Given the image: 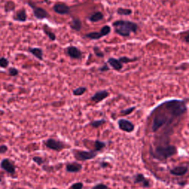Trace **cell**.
<instances>
[{
	"label": "cell",
	"mask_w": 189,
	"mask_h": 189,
	"mask_svg": "<svg viewBox=\"0 0 189 189\" xmlns=\"http://www.w3.org/2000/svg\"><path fill=\"white\" fill-rule=\"evenodd\" d=\"M109 96V92L106 90H98V91L96 92L95 93L92 94L91 97H90V100L92 102H93L94 104H97L106 99Z\"/></svg>",
	"instance_id": "obj_7"
},
{
	"label": "cell",
	"mask_w": 189,
	"mask_h": 189,
	"mask_svg": "<svg viewBox=\"0 0 189 189\" xmlns=\"http://www.w3.org/2000/svg\"><path fill=\"white\" fill-rule=\"evenodd\" d=\"M29 5L32 7L33 10V14H34L35 17L38 19H44L48 17V13L45 11L44 9L41 8V7H36V6L33 5V4L29 2Z\"/></svg>",
	"instance_id": "obj_10"
},
{
	"label": "cell",
	"mask_w": 189,
	"mask_h": 189,
	"mask_svg": "<svg viewBox=\"0 0 189 189\" xmlns=\"http://www.w3.org/2000/svg\"><path fill=\"white\" fill-rule=\"evenodd\" d=\"M91 189H109V186L104 183H98L92 187Z\"/></svg>",
	"instance_id": "obj_33"
},
{
	"label": "cell",
	"mask_w": 189,
	"mask_h": 189,
	"mask_svg": "<svg viewBox=\"0 0 189 189\" xmlns=\"http://www.w3.org/2000/svg\"><path fill=\"white\" fill-rule=\"evenodd\" d=\"M188 172V165H178L174 168L169 169V173L171 175L175 177H183Z\"/></svg>",
	"instance_id": "obj_8"
},
{
	"label": "cell",
	"mask_w": 189,
	"mask_h": 189,
	"mask_svg": "<svg viewBox=\"0 0 189 189\" xmlns=\"http://www.w3.org/2000/svg\"><path fill=\"white\" fill-rule=\"evenodd\" d=\"M115 32L123 37L129 36L131 33H136L137 31V25L135 22L127 20H118L113 23Z\"/></svg>",
	"instance_id": "obj_2"
},
{
	"label": "cell",
	"mask_w": 189,
	"mask_h": 189,
	"mask_svg": "<svg viewBox=\"0 0 189 189\" xmlns=\"http://www.w3.org/2000/svg\"><path fill=\"white\" fill-rule=\"evenodd\" d=\"M104 19V14L101 12L98 11L96 13H94L92 16L89 17V20L92 22H98Z\"/></svg>",
	"instance_id": "obj_20"
},
{
	"label": "cell",
	"mask_w": 189,
	"mask_h": 189,
	"mask_svg": "<svg viewBox=\"0 0 189 189\" xmlns=\"http://www.w3.org/2000/svg\"><path fill=\"white\" fill-rule=\"evenodd\" d=\"M13 19L15 21H21V22H23V21H25L27 20V14H26V11H25V9H21L19 10V11L16 13V15L13 16Z\"/></svg>",
	"instance_id": "obj_18"
},
{
	"label": "cell",
	"mask_w": 189,
	"mask_h": 189,
	"mask_svg": "<svg viewBox=\"0 0 189 189\" xmlns=\"http://www.w3.org/2000/svg\"><path fill=\"white\" fill-rule=\"evenodd\" d=\"M62 166V164H58L56 165H50L47 163L41 165V169L43 171H45L46 173H48V174H50V173L55 172L56 171H58L60 169L61 167Z\"/></svg>",
	"instance_id": "obj_15"
},
{
	"label": "cell",
	"mask_w": 189,
	"mask_h": 189,
	"mask_svg": "<svg viewBox=\"0 0 189 189\" xmlns=\"http://www.w3.org/2000/svg\"><path fill=\"white\" fill-rule=\"evenodd\" d=\"M93 51L94 55H95L96 56L98 57V58H104V53L102 52L101 50H100V49L98 47H93Z\"/></svg>",
	"instance_id": "obj_31"
},
{
	"label": "cell",
	"mask_w": 189,
	"mask_h": 189,
	"mask_svg": "<svg viewBox=\"0 0 189 189\" xmlns=\"http://www.w3.org/2000/svg\"><path fill=\"white\" fill-rule=\"evenodd\" d=\"M110 70L109 66H108L106 64H104L103 66L100 67L98 69V70L100 71V72H107V71H109Z\"/></svg>",
	"instance_id": "obj_35"
},
{
	"label": "cell",
	"mask_w": 189,
	"mask_h": 189,
	"mask_svg": "<svg viewBox=\"0 0 189 189\" xmlns=\"http://www.w3.org/2000/svg\"><path fill=\"white\" fill-rule=\"evenodd\" d=\"M33 161L35 163H36L39 166H41L42 165H44L46 163V160L40 156H34L33 157Z\"/></svg>",
	"instance_id": "obj_27"
},
{
	"label": "cell",
	"mask_w": 189,
	"mask_h": 189,
	"mask_svg": "<svg viewBox=\"0 0 189 189\" xmlns=\"http://www.w3.org/2000/svg\"><path fill=\"white\" fill-rule=\"evenodd\" d=\"M117 13L119 15H121V16H129L132 13V11H131V9L119 7V8L117 10Z\"/></svg>",
	"instance_id": "obj_26"
},
{
	"label": "cell",
	"mask_w": 189,
	"mask_h": 189,
	"mask_svg": "<svg viewBox=\"0 0 189 189\" xmlns=\"http://www.w3.org/2000/svg\"><path fill=\"white\" fill-rule=\"evenodd\" d=\"M50 189H58V188H55V187H54V188H50Z\"/></svg>",
	"instance_id": "obj_39"
},
{
	"label": "cell",
	"mask_w": 189,
	"mask_h": 189,
	"mask_svg": "<svg viewBox=\"0 0 189 189\" xmlns=\"http://www.w3.org/2000/svg\"><path fill=\"white\" fill-rule=\"evenodd\" d=\"M1 168L5 170L8 174H14L16 173V167L15 165L9 160L8 159H4L1 162Z\"/></svg>",
	"instance_id": "obj_11"
},
{
	"label": "cell",
	"mask_w": 189,
	"mask_h": 189,
	"mask_svg": "<svg viewBox=\"0 0 189 189\" xmlns=\"http://www.w3.org/2000/svg\"><path fill=\"white\" fill-rule=\"evenodd\" d=\"M44 144L48 149L57 151V152H60L64 149L70 148V145L67 143H64V141H61V140H56V138H53V137H50V138H48L44 141Z\"/></svg>",
	"instance_id": "obj_3"
},
{
	"label": "cell",
	"mask_w": 189,
	"mask_h": 189,
	"mask_svg": "<svg viewBox=\"0 0 189 189\" xmlns=\"http://www.w3.org/2000/svg\"><path fill=\"white\" fill-rule=\"evenodd\" d=\"M107 145V143L104 141H101L100 140H96L94 142V151L96 152L99 153L100 151H103V150Z\"/></svg>",
	"instance_id": "obj_16"
},
{
	"label": "cell",
	"mask_w": 189,
	"mask_h": 189,
	"mask_svg": "<svg viewBox=\"0 0 189 189\" xmlns=\"http://www.w3.org/2000/svg\"><path fill=\"white\" fill-rule=\"evenodd\" d=\"M87 91V88L85 86H78L72 90V94L74 96H81Z\"/></svg>",
	"instance_id": "obj_22"
},
{
	"label": "cell",
	"mask_w": 189,
	"mask_h": 189,
	"mask_svg": "<svg viewBox=\"0 0 189 189\" xmlns=\"http://www.w3.org/2000/svg\"><path fill=\"white\" fill-rule=\"evenodd\" d=\"M99 164H100V167L101 168H106L109 165V163L106 162V161H101V162H100Z\"/></svg>",
	"instance_id": "obj_36"
},
{
	"label": "cell",
	"mask_w": 189,
	"mask_h": 189,
	"mask_svg": "<svg viewBox=\"0 0 189 189\" xmlns=\"http://www.w3.org/2000/svg\"><path fill=\"white\" fill-rule=\"evenodd\" d=\"M110 32H111V27H110L109 25H105V26H104L101 29H100V33H101L103 37L105 36V35H107L108 34H109Z\"/></svg>",
	"instance_id": "obj_29"
},
{
	"label": "cell",
	"mask_w": 189,
	"mask_h": 189,
	"mask_svg": "<svg viewBox=\"0 0 189 189\" xmlns=\"http://www.w3.org/2000/svg\"><path fill=\"white\" fill-rule=\"evenodd\" d=\"M53 11L58 14L66 15L70 13V8L64 4H56V5L53 6Z\"/></svg>",
	"instance_id": "obj_13"
},
{
	"label": "cell",
	"mask_w": 189,
	"mask_h": 189,
	"mask_svg": "<svg viewBox=\"0 0 189 189\" xmlns=\"http://www.w3.org/2000/svg\"><path fill=\"white\" fill-rule=\"evenodd\" d=\"M86 38L92 39V40H98V39L102 38L103 35H101V33L100 32H92L86 34Z\"/></svg>",
	"instance_id": "obj_24"
},
{
	"label": "cell",
	"mask_w": 189,
	"mask_h": 189,
	"mask_svg": "<svg viewBox=\"0 0 189 189\" xmlns=\"http://www.w3.org/2000/svg\"><path fill=\"white\" fill-rule=\"evenodd\" d=\"M68 56L72 59H81L82 58V52L78 47L70 46L67 48Z\"/></svg>",
	"instance_id": "obj_12"
},
{
	"label": "cell",
	"mask_w": 189,
	"mask_h": 189,
	"mask_svg": "<svg viewBox=\"0 0 189 189\" xmlns=\"http://www.w3.org/2000/svg\"><path fill=\"white\" fill-rule=\"evenodd\" d=\"M118 128L127 133H131L135 131V126L132 122L125 118H120L118 121Z\"/></svg>",
	"instance_id": "obj_5"
},
{
	"label": "cell",
	"mask_w": 189,
	"mask_h": 189,
	"mask_svg": "<svg viewBox=\"0 0 189 189\" xmlns=\"http://www.w3.org/2000/svg\"><path fill=\"white\" fill-rule=\"evenodd\" d=\"M44 32L45 34H46L47 36L49 37V39H50L51 41H56V35H55L54 33L52 32V31L50 30V29L49 28V27H47V25H44Z\"/></svg>",
	"instance_id": "obj_23"
},
{
	"label": "cell",
	"mask_w": 189,
	"mask_h": 189,
	"mask_svg": "<svg viewBox=\"0 0 189 189\" xmlns=\"http://www.w3.org/2000/svg\"><path fill=\"white\" fill-rule=\"evenodd\" d=\"M84 188V183L82 182H76L72 183L67 189H83Z\"/></svg>",
	"instance_id": "obj_30"
},
{
	"label": "cell",
	"mask_w": 189,
	"mask_h": 189,
	"mask_svg": "<svg viewBox=\"0 0 189 189\" xmlns=\"http://www.w3.org/2000/svg\"><path fill=\"white\" fill-rule=\"evenodd\" d=\"M2 182V179H1V177H0V182Z\"/></svg>",
	"instance_id": "obj_40"
},
{
	"label": "cell",
	"mask_w": 189,
	"mask_h": 189,
	"mask_svg": "<svg viewBox=\"0 0 189 189\" xmlns=\"http://www.w3.org/2000/svg\"><path fill=\"white\" fill-rule=\"evenodd\" d=\"M4 113H5V112L2 111V110H1V109H0V116H1V115H4Z\"/></svg>",
	"instance_id": "obj_38"
},
{
	"label": "cell",
	"mask_w": 189,
	"mask_h": 189,
	"mask_svg": "<svg viewBox=\"0 0 189 189\" xmlns=\"http://www.w3.org/2000/svg\"><path fill=\"white\" fill-rule=\"evenodd\" d=\"M106 123V120L104 119V118H102V119L92 121L91 123H90V126L91 127L94 128V129H98V128L101 127L102 126H104Z\"/></svg>",
	"instance_id": "obj_21"
},
{
	"label": "cell",
	"mask_w": 189,
	"mask_h": 189,
	"mask_svg": "<svg viewBox=\"0 0 189 189\" xmlns=\"http://www.w3.org/2000/svg\"><path fill=\"white\" fill-rule=\"evenodd\" d=\"M107 63L112 69L116 71H121L123 69V64L117 58H109L108 59Z\"/></svg>",
	"instance_id": "obj_14"
},
{
	"label": "cell",
	"mask_w": 189,
	"mask_h": 189,
	"mask_svg": "<svg viewBox=\"0 0 189 189\" xmlns=\"http://www.w3.org/2000/svg\"><path fill=\"white\" fill-rule=\"evenodd\" d=\"M9 75L11 76H16L19 74V70L15 67H11L9 69Z\"/></svg>",
	"instance_id": "obj_34"
},
{
	"label": "cell",
	"mask_w": 189,
	"mask_h": 189,
	"mask_svg": "<svg viewBox=\"0 0 189 189\" xmlns=\"http://www.w3.org/2000/svg\"><path fill=\"white\" fill-rule=\"evenodd\" d=\"M178 151L177 148L174 145H170L165 143V145L159 144L154 148L150 147L149 154L153 159L160 162H166L171 157L176 155Z\"/></svg>",
	"instance_id": "obj_1"
},
{
	"label": "cell",
	"mask_w": 189,
	"mask_h": 189,
	"mask_svg": "<svg viewBox=\"0 0 189 189\" xmlns=\"http://www.w3.org/2000/svg\"><path fill=\"white\" fill-rule=\"evenodd\" d=\"M118 60H119L120 62L122 63V64H128V63L135 62V61L137 60V58H128V57L123 56V57H121V58H118Z\"/></svg>",
	"instance_id": "obj_28"
},
{
	"label": "cell",
	"mask_w": 189,
	"mask_h": 189,
	"mask_svg": "<svg viewBox=\"0 0 189 189\" xmlns=\"http://www.w3.org/2000/svg\"><path fill=\"white\" fill-rule=\"evenodd\" d=\"M72 154H73L74 158L77 161H81V162H85L87 160H91L95 158L98 156V153L94 151V150L90 151H84V150H78V149H73L72 151Z\"/></svg>",
	"instance_id": "obj_4"
},
{
	"label": "cell",
	"mask_w": 189,
	"mask_h": 189,
	"mask_svg": "<svg viewBox=\"0 0 189 189\" xmlns=\"http://www.w3.org/2000/svg\"><path fill=\"white\" fill-rule=\"evenodd\" d=\"M28 51L33 56H34L35 58H38L39 60L43 61V59H44V58H43V51L41 48H39V47H33V48L30 47V48H29Z\"/></svg>",
	"instance_id": "obj_17"
},
{
	"label": "cell",
	"mask_w": 189,
	"mask_h": 189,
	"mask_svg": "<svg viewBox=\"0 0 189 189\" xmlns=\"http://www.w3.org/2000/svg\"><path fill=\"white\" fill-rule=\"evenodd\" d=\"M7 151V147L5 145H0V154H4Z\"/></svg>",
	"instance_id": "obj_37"
},
{
	"label": "cell",
	"mask_w": 189,
	"mask_h": 189,
	"mask_svg": "<svg viewBox=\"0 0 189 189\" xmlns=\"http://www.w3.org/2000/svg\"><path fill=\"white\" fill-rule=\"evenodd\" d=\"M82 169H83L82 164L78 163L77 161H74V162H69L67 163L66 166H65L66 172L71 173V174H76V173L80 172Z\"/></svg>",
	"instance_id": "obj_9"
},
{
	"label": "cell",
	"mask_w": 189,
	"mask_h": 189,
	"mask_svg": "<svg viewBox=\"0 0 189 189\" xmlns=\"http://www.w3.org/2000/svg\"><path fill=\"white\" fill-rule=\"evenodd\" d=\"M9 64V61L6 58L2 57L0 58V67L2 68H6Z\"/></svg>",
	"instance_id": "obj_32"
},
{
	"label": "cell",
	"mask_w": 189,
	"mask_h": 189,
	"mask_svg": "<svg viewBox=\"0 0 189 189\" xmlns=\"http://www.w3.org/2000/svg\"><path fill=\"white\" fill-rule=\"evenodd\" d=\"M70 27L76 31H80L82 27V23L80 19H73L70 23Z\"/></svg>",
	"instance_id": "obj_19"
},
{
	"label": "cell",
	"mask_w": 189,
	"mask_h": 189,
	"mask_svg": "<svg viewBox=\"0 0 189 189\" xmlns=\"http://www.w3.org/2000/svg\"><path fill=\"white\" fill-rule=\"evenodd\" d=\"M135 109H136V106H131V107L127 108V109H122L121 111L120 112V114H121L122 116H127V115H131V114L132 113V112L135 111Z\"/></svg>",
	"instance_id": "obj_25"
},
{
	"label": "cell",
	"mask_w": 189,
	"mask_h": 189,
	"mask_svg": "<svg viewBox=\"0 0 189 189\" xmlns=\"http://www.w3.org/2000/svg\"><path fill=\"white\" fill-rule=\"evenodd\" d=\"M133 183L135 185H141L143 188H149L151 187V183L149 179L144 176V174L142 173H137L134 174L132 177Z\"/></svg>",
	"instance_id": "obj_6"
}]
</instances>
